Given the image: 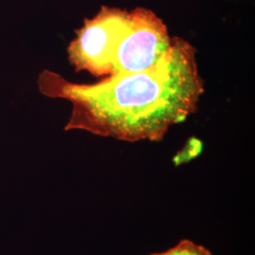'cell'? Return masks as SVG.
I'll list each match as a JSON object with an SVG mask.
<instances>
[{"mask_svg":"<svg viewBox=\"0 0 255 255\" xmlns=\"http://www.w3.org/2000/svg\"><path fill=\"white\" fill-rule=\"evenodd\" d=\"M201 148H202V145L200 140L194 139V138L190 139V141L187 143V145L182 151L177 156H175V159H174L175 164H179L191 160L194 157L201 153Z\"/></svg>","mask_w":255,"mask_h":255,"instance_id":"cell-5","label":"cell"},{"mask_svg":"<svg viewBox=\"0 0 255 255\" xmlns=\"http://www.w3.org/2000/svg\"><path fill=\"white\" fill-rule=\"evenodd\" d=\"M38 86L46 97L72 103L65 130L83 129L128 142L161 140L197 109L203 93L195 50L180 38H173L169 53L147 71L78 84L45 70Z\"/></svg>","mask_w":255,"mask_h":255,"instance_id":"cell-1","label":"cell"},{"mask_svg":"<svg viewBox=\"0 0 255 255\" xmlns=\"http://www.w3.org/2000/svg\"><path fill=\"white\" fill-rule=\"evenodd\" d=\"M128 22L127 10L108 7H102L94 18L85 19L67 48L69 62L76 72L84 70L96 77L109 78L117 49L128 29Z\"/></svg>","mask_w":255,"mask_h":255,"instance_id":"cell-2","label":"cell"},{"mask_svg":"<svg viewBox=\"0 0 255 255\" xmlns=\"http://www.w3.org/2000/svg\"><path fill=\"white\" fill-rule=\"evenodd\" d=\"M149 255H213V254L206 247L197 244L188 239H183L177 245L164 252Z\"/></svg>","mask_w":255,"mask_h":255,"instance_id":"cell-4","label":"cell"},{"mask_svg":"<svg viewBox=\"0 0 255 255\" xmlns=\"http://www.w3.org/2000/svg\"><path fill=\"white\" fill-rule=\"evenodd\" d=\"M172 44L173 38L154 12L142 8L130 11L128 29L117 49L109 78L154 68L169 53Z\"/></svg>","mask_w":255,"mask_h":255,"instance_id":"cell-3","label":"cell"}]
</instances>
